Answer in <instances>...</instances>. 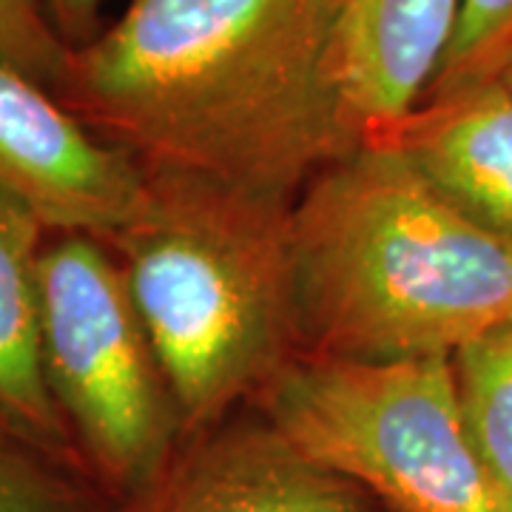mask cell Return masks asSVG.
I'll return each mask as SVG.
<instances>
[{
    "mask_svg": "<svg viewBox=\"0 0 512 512\" xmlns=\"http://www.w3.org/2000/svg\"><path fill=\"white\" fill-rule=\"evenodd\" d=\"M288 200L148 171L140 214L111 239L183 433L265 387L299 339Z\"/></svg>",
    "mask_w": 512,
    "mask_h": 512,
    "instance_id": "3957f363",
    "label": "cell"
},
{
    "mask_svg": "<svg viewBox=\"0 0 512 512\" xmlns=\"http://www.w3.org/2000/svg\"><path fill=\"white\" fill-rule=\"evenodd\" d=\"M57 100L146 171L288 202L365 143L339 0H128L72 49Z\"/></svg>",
    "mask_w": 512,
    "mask_h": 512,
    "instance_id": "6da1fadb",
    "label": "cell"
},
{
    "mask_svg": "<svg viewBox=\"0 0 512 512\" xmlns=\"http://www.w3.org/2000/svg\"><path fill=\"white\" fill-rule=\"evenodd\" d=\"M72 46L57 35L43 0H0V63L60 92Z\"/></svg>",
    "mask_w": 512,
    "mask_h": 512,
    "instance_id": "7c38bea8",
    "label": "cell"
},
{
    "mask_svg": "<svg viewBox=\"0 0 512 512\" xmlns=\"http://www.w3.org/2000/svg\"><path fill=\"white\" fill-rule=\"evenodd\" d=\"M299 336L316 356H453L512 322V242L387 140L322 168L291 205Z\"/></svg>",
    "mask_w": 512,
    "mask_h": 512,
    "instance_id": "7a4b0ae2",
    "label": "cell"
},
{
    "mask_svg": "<svg viewBox=\"0 0 512 512\" xmlns=\"http://www.w3.org/2000/svg\"><path fill=\"white\" fill-rule=\"evenodd\" d=\"M490 74H495V77H498V80H501V83H504V86L512 92V43L504 49V55L498 57V63H495L493 72Z\"/></svg>",
    "mask_w": 512,
    "mask_h": 512,
    "instance_id": "2e32d148",
    "label": "cell"
},
{
    "mask_svg": "<svg viewBox=\"0 0 512 512\" xmlns=\"http://www.w3.org/2000/svg\"><path fill=\"white\" fill-rule=\"evenodd\" d=\"M262 413L390 512H504L461 416L450 356L288 362L262 387Z\"/></svg>",
    "mask_w": 512,
    "mask_h": 512,
    "instance_id": "277c9868",
    "label": "cell"
},
{
    "mask_svg": "<svg viewBox=\"0 0 512 512\" xmlns=\"http://www.w3.org/2000/svg\"><path fill=\"white\" fill-rule=\"evenodd\" d=\"M382 140L484 228L512 242V92L476 77L427 94Z\"/></svg>",
    "mask_w": 512,
    "mask_h": 512,
    "instance_id": "ba28073f",
    "label": "cell"
},
{
    "mask_svg": "<svg viewBox=\"0 0 512 512\" xmlns=\"http://www.w3.org/2000/svg\"><path fill=\"white\" fill-rule=\"evenodd\" d=\"M137 512H376V501L265 419L217 430L174 458Z\"/></svg>",
    "mask_w": 512,
    "mask_h": 512,
    "instance_id": "52a82bcc",
    "label": "cell"
},
{
    "mask_svg": "<svg viewBox=\"0 0 512 512\" xmlns=\"http://www.w3.org/2000/svg\"><path fill=\"white\" fill-rule=\"evenodd\" d=\"M0 512H100L97 501L46 456L26 444L0 439Z\"/></svg>",
    "mask_w": 512,
    "mask_h": 512,
    "instance_id": "4fadbf2b",
    "label": "cell"
},
{
    "mask_svg": "<svg viewBox=\"0 0 512 512\" xmlns=\"http://www.w3.org/2000/svg\"><path fill=\"white\" fill-rule=\"evenodd\" d=\"M461 0H339L342 80L362 140H382L430 94Z\"/></svg>",
    "mask_w": 512,
    "mask_h": 512,
    "instance_id": "9c48e42d",
    "label": "cell"
},
{
    "mask_svg": "<svg viewBox=\"0 0 512 512\" xmlns=\"http://www.w3.org/2000/svg\"><path fill=\"white\" fill-rule=\"evenodd\" d=\"M504 512H512V501L510 504H504Z\"/></svg>",
    "mask_w": 512,
    "mask_h": 512,
    "instance_id": "e0dca14e",
    "label": "cell"
},
{
    "mask_svg": "<svg viewBox=\"0 0 512 512\" xmlns=\"http://www.w3.org/2000/svg\"><path fill=\"white\" fill-rule=\"evenodd\" d=\"M43 370L57 410L94 473L134 501L174 461L183 433L123 268L86 234L40 256Z\"/></svg>",
    "mask_w": 512,
    "mask_h": 512,
    "instance_id": "5b68a950",
    "label": "cell"
},
{
    "mask_svg": "<svg viewBox=\"0 0 512 512\" xmlns=\"http://www.w3.org/2000/svg\"><path fill=\"white\" fill-rule=\"evenodd\" d=\"M0 191L46 228L111 242L140 214L148 171L46 86L0 63Z\"/></svg>",
    "mask_w": 512,
    "mask_h": 512,
    "instance_id": "8992f818",
    "label": "cell"
},
{
    "mask_svg": "<svg viewBox=\"0 0 512 512\" xmlns=\"http://www.w3.org/2000/svg\"><path fill=\"white\" fill-rule=\"evenodd\" d=\"M510 43L512 0H461L456 35L430 94L487 77Z\"/></svg>",
    "mask_w": 512,
    "mask_h": 512,
    "instance_id": "5bb4252c",
    "label": "cell"
},
{
    "mask_svg": "<svg viewBox=\"0 0 512 512\" xmlns=\"http://www.w3.org/2000/svg\"><path fill=\"white\" fill-rule=\"evenodd\" d=\"M43 3L55 23L57 35L63 37L72 49H80L100 35L97 20H100L103 0H43Z\"/></svg>",
    "mask_w": 512,
    "mask_h": 512,
    "instance_id": "9a60e30c",
    "label": "cell"
},
{
    "mask_svg": "<svg viewBox=\"0 0 512 512\" xmlns=\"http://www.w3.org/2000/svg\"><path fill=\"white\" fill-rule=\"evenodd\" d=\"M43 231L29 205L0 191V433L55 458L72 430L43 370Z\"/></svg>",
    "mask_w": 512,
    "mask_h": 512,
    "instance_id": "30bf717a",
    "label": "cell"
},
{
    "mask_svg": "<svg viewBox=\"0 0 512 512\" xmlns=\"http://www.w3.org/2000/svg\"><path fill=\"white\" fill-rule=\"evenodd\" d=\"M450 362L467 433L504 510L512 501V322L467 342Z\"/></svg>",
    "mask_w": 512,
    "mask_h": 512,
    "instance_id": "8fae6325",
    "label": "cell"
}]
</instances>
